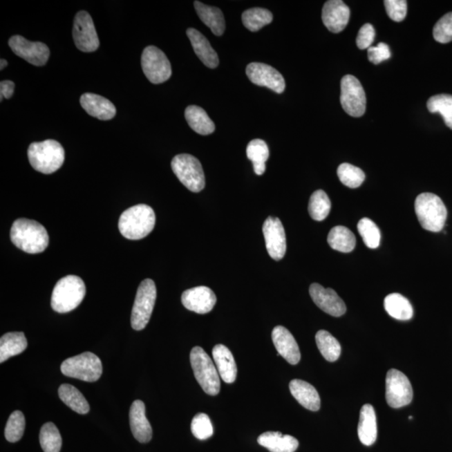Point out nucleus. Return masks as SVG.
I'll use <instances>...</instances> for the list:
<instances>
[{"label":"nucleus","mask_w":452,"mask_h":452,"mask_svg":"<svg viewBox=\"0 0 452 452\" xmlns=\"http://www.w3.org/2000/svg\"><path fill=\"white\" fill-rule=\"evenodd\" d=\"M427 109L431 113L442 115L448 128L452 129V96L447 94L436 95L427 102Z\"/></svg>","instance_id":"obj_39"},{"label":"nucleus","mask_w":452,"mask_h":452,"mask_svg":"<svg viewBox=\"0 0 452 452\" xmlns=\"http://www.w3.org/2000/svg\"><path fill=\"white\" fill-rule=\"evenodd\" d=\"M247 156L252 162L254 171L257 176H263L267 169L265 162L269 158V149L265 142L261 140L249 142L247 149Z\"/></svg>","instance_id":"obj_34"},{"label":"nucleus","mask_w":452,"mask_h":452,"mask_svg":"<svg viewBox=\"0 0 452 452\" xmlns=\"http://www.w3.org/2000/svg\"><path fill=\"white\" fill-rule=\"evenodd\" d=\"M212 355L221 379L227 384L235 382L237 367L231 350L225 345L217 344L213 348Z\"/></svg>","instance_id":"obj_24"},{"label":"nucleus","mask_w":452,"mask_h":452,"mask_svg":"<svg viewBox=\"0 0 452 452\" xmlns=\"http://www.w3.org/2000/svg\"><path fill=\"white\" fill-rule=\"evenodd\" d=\"M86 295V285L81 277L66 276L55 284L51 307L59 313H66L74 310L82 303Z\"/></svg>","instance_id":"obj_4"},{"label":"nucleus","mask_w":452,"mask_h":452,"mask_svg":"<svg viewBox=\"0 0 452 452\" xmlns=\"http://www.w3.org/2000/svg\"><path fill=\"white\" fill-rule=\"evenodd\" d=\"M358 434L360 442L366 446H372L377 439V422L374 407L364 404L360 411Z\"/></svg>","instance_id":"obj_27"},{"label":"nucleus","mask_w":452,"mask_h":452,"mask_svg":"<svg viewBox=\"0 0 452 452\" xmlns=\"http://www.w3.org/2000/svg\"><path fill=\"white\" fill-rule=\"evenodd\" d=\"M59 397L62 402L78 414L88 413L90 406L80 391L69 384H62L58 390Z\"/></svg>","instance_id":"obj_32"},{"label":"nucleus","mask_w":452,"mask_h":452,"mask_svg":"<svg viewBox=\"0 0 452 452\" xmlns=\"http://www.w3.org/2000/svg\"><path fill=\"white\" fill-rule=\"evenodd\" d=\"M0 63H1V64H0V70H3L8 66V62H7L6 59H1V61H0Z\"/></svg>","instance_id":"obj_49"},{"label":"nucleus","mask_w":452,"mask_h":452,"mask_svg":"<svg viewBox=\"0 0 452 452\" xmlns=\"http://www.w3.org/2000/svg\"><path fill=\"white\" fill-rule=\"evenodd\" d=\"M26 419L21 411L13 412L8 420L5 435L8 442H17L22 438L25 431Z\"/></svg>","instance_id":"obj_42"},{"label":"nucleus","mask_w":452,"mask_h":452,"mask_svg":"<svg viewBox=\"0 0 452 452\" xmlns=\"http://www.w3.org/2000/svg\"><path fill=\"white\" fill-rule=\"evenodd\" d=\"M194 8L200 19L211 30L214 35L220 37L225 30L224 15L216 7L209 6L200 1L194 2Z\"/></svg>","instance_id":"obj_28"},{"label":"nucleus","mask_w":452,"mask_h":452,"mask_svg":"<svg viewBox=\"0 0 452 452\" xmlns=\"http://www.w3.org/2000/svg\"><path fill=\"white\" fill-rule=\"evenodd\" d=\"M391 57L390 47L386 43H379L377 46L368 49V58L373 64L378 65Z\"/></svg>","instance_id":"obj_46"},{"label":"nucleus","mask_w":452,"mask_h":452,"mask_svg":"<svg viewBox=\"0 0 452 452\" xmlns=\"http://www.w3.org/2000/svg\"><path fill=\"white\" fill-rule=\"evenodd\" d=\"M413 399V390L409 379L395 368L387 373L386 400L392 408H402L411 404Z\"/></svg>","instance_id":"obj_12"},{"label":"nucleus","mask_w":452,"mask_h":452,"mask_svg":"<svg viewBox=\"0 0 452 452\" xmlns=\"http://www.w3.org/2000/svg\"><path fill=\"white\" fill-rule=\"evenodd\" d=\"M190 364L197 382L206 394L216 395L220 393L219 372L210 357L203 348L196 346L190 352Z\"/></svg>","instance_id":"obj_6"},{"label":"nucleus","mask_w":452,"mask_h":452,"mask_svg":"<svg viewBox=\"0 0 452 452\" xmlns=\"http://www.w3.org/2000/svg\"><path fill=\"white\" fill-rule=\"evenodd\" d=\"M416 216L422 228L431 232H442L447 218V209L441 198L435 194L423 193L415 202Z\"/></svg>","instance_id":"obj_5"},{"label":"nucleus","mask_w":452,"mask_h":452,"mask_svg":"<svg viewBox=\"0 0 452 452\" xmlns=\"http://www.w3.org/2000/svg\"><path fill=\"white\" fill-rule=\"evenodd\" d=\"M9 46L15 55L31 65L42 66L48 62L50 50L46 44L29 41L21 35H14L10 39Z\"/></svg>","instance_id":"obj_14"},{"label":"nucleus","mask_w":452,"mask_h":452,"mask_svg":"<svg viewBox=\"0 0 452 452\" xmlns=\"http://www.w3.org/2000/svg\"><path fill=\"white\" fill-rule=\"evenodd\" d=\"M384 3L387 15L392 21L395 22L404 21L407 14V2L406 0H386Z\"/></svg>","instance_id":"obj_45"},{"label":"nucleus","mask_w":452,"mask_h":452,"mask_svg":"<svg viewBox=\"0 0 452 452\" xmlns=\"http://www.w3.org/2000/svg\"><path fill=\"white\" fill-rule=\"evenodd\" d=\"M330 210L331 201L323 190H317L312 194L308 204V212L313 220L322 221L326 219Z\"/></svg>","instance_id":"obj_37"},{"label":"nucleus","mask_w":452,"mask_h":452,"mask_svg":"<svg viewBox=\"0 0 452 452\" xmlns=\"http://www.w3.org/2000/svg\"><path fill=\"white\" fill-rule=\"evenodd\" d=\"M245 73L253 84L267 87L279 94L284 92L285 88L284 78L274 67L264 63L252 62L247 66Z\"/></svg>","instance_id":"obj_15"},{"label":"nucleus","mask_w":452,"mask_h":452,"mask_svg":"<svg viewBox=\"0 0 452 452\" xmlns=\"http://www.w3.org/2000/svg\"><path fill=\"white\" fill-rule=\"evenodd\" d=\"M10 239L15 247L29 254L41 253L49 245L46 229L39 222L26 218L14 222L10 229Z\"/></svg>","instance_id":"obj_1"},{"label":"nucleus","mask_w":452,"mask_h":452,"mask_svg":"<svg viewBox=\"0 0 452 452\" xmlns=\"http://www.w3.org/2000/svg\"><path fill=\"white\" fill-rule=\"evenodd\" d=\"M82 109L93 117L100 120H111L116 115L117 110L109 99L93 93L83 94L80 98Z\"/></svg>","instance_id":"obj_22"},{"label":"nucleus","mask_w":452,"mask_h":452,"mask_svg":"<svg viewBox=\"0 0 452 452\" xmlns=\"http://www.w3.org/2000/svg\"><path fill=\"white\" fill-rule=\"evenodd\" d=\"M309 293L314 303L328 314L341 317L346 312V305L337 292L331 288H324L318 283H313Z\"/></svg>","instance_id":"obj_17"},{"label":"nucleus","mask_w":452,"mask_h":452,"mask_svg":"<svg viewBox=\"0 0 452 452\" xmlns=\"http://www.w3.org/2000/svg\"><path fill=\"white\" fill-rule=\"evenodd\" d=\"M272 338L279 355L289 364L295 366L301 359V352L294 337L287 328L276 326L273 329Z\"/></svg>","instance_id":"obj_20"},{"label":"nucleus","mask_w":452,"mask_h":452,"mask_svg":"<svg viewBox=\"0 0 452 452\" xmlns=\"http://www.w3.org/2000/svg\"><path fill=\"white\" fill-rule=\"evenodd\" d=\"M182 303L188 310L199 314L212 311L216 303V296L207 287H197L186 290L182 294Z\"/></svg>","instance_id":"obj_18"},{"label":"nucleus","mask_w":452,"mask_h":452,"mask_svg":"<svg viewBox=\"0 0 452 452\" xmlns=\"http://www.w3.org/2000/svg\"><path fill=\"white\" fill-rule=\"evenodd\" d=\"M156 221V214L150 206L137 205L122 214L118 228L126 239L141 240L152 232Z\"/></svg>","instance_id":"obj_2"},{"label":"nucleus","mask_w":452,"mask_h":452,"mask_svg":"<svg viewBox=\"0 0 452 452\" xmlns=\"http://www.w3.org/2000/svg\"><path fill=\"white\" fill-rule=\"evenodd\" d=\"M358 231L368 248L376 249L379 247L382 234L374 221L363 218L359 222Z\"/></svg>","instance_id":"obj_41"},{"label":"nucleus","mask_w":452,"mask_h":452,"mask_svg":"<svg viewBox=\"0 0 452 452\" xmlns=\"http://www.w3.org/2000/svg\"><path fill=\"white\" fill-rule=\"evenodd\" d=\"M340 102L345 112L351 117H360L366 113V93L354 75H344L341 81Z\"/></svg>","instance_id":"obj_11"},{"label":"nucleus","mask_w":452,"mask_h":452,"mask_svg":"<svg viewBox=\"0 0 452 452\" xmlns=\"http://www.w3.org/2000/svg\"><path fill=\"white\" fill-rule=\"evenodd\" d=\"M384 308L395 319L407 321L414 315L413 307L409 300L399 293H392L384 299Z\"/></svg>","instance_id":"obj_31"},{"label":"nucleus","mask_w":452,"mask_h":452,"mask_svg":"<svg viewBox=\"0 0 452 452\" xmlns=\"http://www.w3.org/2000/svg\"><path fill=\"white\" fill-rule=\"evenodd\" d=\"M30 164L37 171L53 173L65 161V150L59 142L48 140L33 142L28 149Z\"/></svg>","instance_id":"obj_3"},{"label":"nucleus","mask_w":452,"mask_h":452,"mask_svg":"<svg viewBox=\"0 0 452 452\" xmlns=\"http://www.w3.org/2000/svg\"><path fill=\"white\" fill-rule=\"evenodd\" d=\"M15 91V83L11 81H2L0 83V93H1V98L0 101H3V97L6 99L11 98L13 96Z\"/></svg>","instance_id":"obj_48"},{"label":"nucleus","mask_w":452,"mask_h":452,"mask_svg":"<svg viewBox=\"0 0 452 452\" xmlns=\"http://www.w3.org/2000/svg\"><path fill=\"white\" fill-rule=\"evenodd\" d=\"M433 37L439 43L446 44L452 41V12L444 15L435 23Z\"/></svg>","instance_id":"obj_44"},{"label":"nucleus","mask_w":452,"mask_h":452,"mask_svg":"<svg viewBox=\"0 0 452 452\" xmlns=\"http://www.w3.org/2000/svg\"><path fill=\"white\" fill-rule=\"evenodd\" d=\"M257 442L271 452H294L299 446L295 437L283 435L279 431L265 432L259 436Z\"/></svg>","instance_id":"obj_26"},{"label":"nucleus","mask_w":452,"mask_h":452,"mask_svg":"<svg viewBox=\"0 0 452 452\" xmlns=\"http://www.w3.org/2000/svg\"><path fill=\"white\" fill-rule=\"evenodd\" d=\"M191 431L193 435L201 441L211 437L214 430L209 416L204 413H199L194 416L191 422Z\"/></svg>","instance_id":"obj_43"},{"label":"nucleus","mask_w":452,"mask_h":452,"mask_svg":"<svg viewBox=\"0 0 452 452\" xmlns=\"http://www.w3.org/2000/svg\"><path fill=\"white\" fill-rule=\"evenodd\" d=\"M157 297L156 283L151 279L142 281L135 299L131 325L135 330L144 329L152 316Z\"/></svg>","instance_id":"obj_9"},{"label":"nucleus","mask_w":452,"mask_h":452,"mask_svg":"<svg viewBox=\"0 0 452 452\" xmlns=\"http://www.w3.org/2000/svg\"><path fill=\"white\" fill-rule=\"evenodd\" d=\"M316 343L325 359L329 362H335L339 359L342 348L339 341L330 332L325 330L317 332Z\"/></svg>","instance_id":"obj_35"},{"label":"nucleus","mask_w":452,"mask_h":452,"mask_svg":"<svg viewBox=\"0 0 452 452\" xmlns=\"http://www.w3.org/2000/svg\"><path fill=\"white\" fill-rule=\"evenodd\" d=\"M338 176L341 183L351 189L359 188L366 180V174L362 169L347 162L339 165Z\"/></svg>","instance_id":"obj_40"},{"label":"nucleus","mask_w":452,"mask_h":452,"mask_svg":"<svg viewBox=\"0 0 452 452\" xmlns=\"http://www.w3.org/2000/svg\"><path fill=\"white\" fill-rule=\"evenodd\" d=\"M194 53L204 64L209 68L215 69L219 66L220 59L216 50L212 48L207 38L202 35L199 30L189 28L186 31Z\"/></svg>","instance_id":"obj_23"},{"label":"nucleus","mask_w":452,"mask_h":452,"mask_svg":"<svg viewBox=\"0 0 452 452\" xmlns=\"http://www.w3.org/2000/svg\"><path fill=\"white\" fill-rule=\"evenodd\" d=\"M27 339L22 332H8L0 339V363L21 355L27 348Z\"/></svg>","instance_id":"obj_29"},{"label":"nucleus","mask_w":452,"mask_h":452,"mask_svg":"<svg viewBox=\"0 0 452 452\" xmlns=\"http://www.w3.org/2000/svg\"><path fill=\"white\" fill-rule=\"evenodd\" d=\"M185 116L194 132L200 135H209L215 132V124L200 106H189L185 110Z\"/></svg>","instance_id":"obj_30"},{"label":"nucleus","mask_w":452,"mask_h":452,"mask_svg":"<svg viewBox=\"0 0 452 452\" xmlns=\"http://www.w3.org/2000/svg\"><path fill=\"white\" fill-rule=\"evenodd\" d=\"M291 393L301 406L312 411H318L321 406L320 396L312 384L301 379H293L289 384Z\"/></svg>","instance_id":"obj_25"},{"label":"nucleus","mask_w":452,"mask_h":452,"mask_svg":"<svg viewBox=\"0 0 452 452\" xmlns=\"http://www.w3.org/2000/svg\"><path fill=\"white\" fill-rule=\"evenodd\" d=\"M273 21V15L268 10L263 8H252L243 14V25L252 32H256Z\"/></svg>","instance_id":"obj_36"},{"label":"nucleus","mask_w":452,"mask_h":452,"mask_svg":"<svg viewBox=\"0 0 452 452\" xmlns=\"http://www.w3.org/2000/svg\"><path fill=\"white\" fill-rule=\"evenodd\" d=\"M171 168L178 180L194 193L205 186V177L200 162L190 154H178L173 158Z\"/></svg>","instance_id":"obj_8"},{"label":"nucleus","mask_w":452,"mask_h":452,"mask_svg":"<svg viewBox=\"0 0 452 452\" xmlns=\"http://www.w3.org/2000/svg\"><path fill=\"white\" fill-rule=\"evenodd\" d=\"M73 35L75 46L83 53H94L100 46L93 18L86 11L75 15Z\"/></svg>","instance_id":"obj_13"},{"label":"nucleus","mask_w":452,"mask_h":452,"mask_svg":"<svg viewBox=\"0 0 452 452\" xmlns=\"http://www.w3.org/2000/svg\"><path fill=\"white\" fill-rule=\"evenodd\" d=\"M263 235L270 256L275 261L283 258L287 252V238L283 223L275 217H268L264 222Z\"/></svg>","instance_id":"obj_16"},{"label":"nucleus","mask_w":452,"mask_h":452,"mask_svg":"<svg viewBox=\"0 0 452 452\" xmlns=\"http://www.w3.org/2000/svg\"><path fill=\"white\" fill-rule=\"evenodd\" d=\"M375 30L370 23H366L360 28L356 43L360 50H368L375 41Z\"/></svg>","instance_id":"obj_47"},{"label":"nucleus","mask_w":452,"mask_h":452,"mask_svg":"<svg viewBox=\"0 0 452 452\" xmlns=\"http://www.w3.org/2000/svg\"><path fill=\"white\" fill-rule=\"evenodd\" d=\"M141 65L146 77L153 84H161L171 77V64L166 55L156 46L146 47L142 51Z\"/></svg>","instance_id":"obj_10"},{"label":"nucleus","mask_w":452,"mask_h":452,"mask_svg":"<svg viewBox=\"0 0 452 452\" xmlns=\"http://www.w3.org/2000/svg\"><path fill=\"white\" fill-rule=\"evenodd\" d=\"M39 443L44 452H59L62 439L57 427L53 422L46 423L39 432Z\"/></svg>","instance_id":"obj_38"},{"label":"nucleus","mask_w":452,"mask_h":452,"mask_svg":"<svg viewBox=\"0 0 452 452\" xmlns=\"http://www.w3.org/2000/svg\"><path fill=\"white\" fill-rule=\"evenodd\" d=\"M131 431L135 439L141 443H148L153 436L152 426L146 417L145 404L137 399L132 404L129 412Z\"/></svg>","instance_id":"obj_21"},{"label":"nucleus","mask_w":452,"mask_h":452,"mask_svg":"<svg viewBox=\"0 0 452 452\" xmlns=\"http://www.w3.org/2000/svg\"><path fill=\"white\" fill-rule=\"evenodd\" d=\"M328 243L331 248L343 253L354 251L356 245V238L350 229L344 226H335L329 232Z\"/></svg>","instance_id":"obj_33"},{"label":"nucleus","mask_w":452,"mask_h":452,"mask_svg":"<svg viewBox=\"0 0 452 452\" xmlns=\"http://www.w3.org/2000/svg\"><path fill=\"white\" fill-rule=\"evenodd\" d=\"M350 10L341 0H329L325 3L322 12L324 26L332 33H339L350 21Z\"/></svg>","instance_id":"obj_19"},{"label":"nucleus","mask_w":452,"mask_h":452,"mask_svg":"<svg viewBox=\"0 0 452 452\" xmlns=\"http://www.w3.org/2000/svg\"><path fill=\"white\" fill-rule=\"evenodd\" d=\"M62 374L86 382H96L102 375V361L91 352L71 357L62 364Z\"/></svg>","instance_id":"obj_7"}]
</instances>
